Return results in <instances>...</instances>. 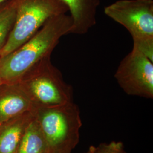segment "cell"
I'll return each instance as SVG.
<instances>
[{"label": "cell", "mask_w": 153, "mask_h": 153, "mask_svg": "<svg viewBox=\"0 0 153 153\" xmlns=\"http://www.w3.org/2000/svg\"><path fill=\"white\" fill-rule=\"evenodd\" d=\"M16 14V0H10L0 6V51L14 25Z\"/></svg>", "instance_id": "11"}, {"label": "cell", "mask_w": 153, "mask_h": 153, "mask_svg": "<svg viewBox=\"0 0 153 153\" xmlns=\"http://www.w3.org/2000/svg\"><path fill=\"white\" fill-rule=\"evenodd\" d=\"M36 108L51 107L73 102V88L53 65L50 56L41 61L19 83Z\"/></svg>", "instance_id": "5"}, {"label": "cell", "mask_w": 153, "mask_h": 153, "mask_svg": "<svg viewBox=\"0 0 153 153\" xmlns=\"http://www.w3.org/2000/svg\"><path fill=\"white\" fill-rule=\"evenodd\" d=\"M36 109L24 113L0 126V153H16L26 128L35 117Z\"/></svg>", "instance_id": "9"}, {"label": "cell", "mask_w": 153, "mask_h": 153, "mask_svg": "<svg viewBox=\"0 0 153 153\" xmlns=\"http://www.w3.org/2000/svg\"><path fill=\"white\" fill-rule=\"evenodd\" d=\"M104 12L126 28L133 47L153 61V0H119L105 7Z\"/></svg>", "instance_id": "4"}, {"label": "cell", "mask_w": 153, "mask_h": 153, "mask_svg": "<svg viewBox=\"0 0 153 153\" xmlns=\"http://www.w3.org/2000/svg\"><path fill=\"white\" fill-rule=\"evenodd\" d=\"M6 1H7V0H0V4H2V2H5Z\"/></svg>", "instance_id": "15"}, {"label": "cell", "mask_w": 153, "mask_h": 153, "mask_svg": "<svg viewBox=\"0 0 153 153\" xmlns=\"http://www.w3.org/2000/svg\"><path fill=\"white\" fill-rule=\"evenodd\" d=\"M72 23L66 13L53 16L25 44L1 59L0 76L4 83H19L35 66L51 56L61 38L69 34Z\"/></svg>", "instance_id": "1"}, {"label": "cell", "mask_w": 153, "mask_h": 153, "mask_svg": "<svg viewBox=\"0 0 153 153\" xmlns=\"http://www.w3.org/2000/svg\"><path fill=\"white\" fill-rule=\"evenodd\" d=\"M36 108L20 84H15V87L9 86L0 92V126Z\"/></svg>", "instance_id": "7"}, {"label": "cell", "mask_w": 153, "mask_h": 153, "mask_svg": "<svg viewBox=\"0 0 153 153\" xmlns=\"http://www.w3.org/2000/svg\"><path fill=\"white\" fill-rule=\"evenodd\" d=\"M114 76L126 94L153 98V61L137 48L121 60Z\"/></svg>", "instance_id": "6"}, {"label": "cell", "mask_w": 153, "mask_h": 153, "mask_svg": "<svg viewBox=\"0 0 153 153\" xmlns=\"http://www.w3.org/2000/svg\"><path fill=\"white\" fill-rule=\"evenodd\" d=\"M61 1L71 13L73 23L69 34H86L95 25L99 0Z\"/></svg>", "instance_id": "8"}, {"label": "cell", "mask_w": 153, "mask_h": 153, "mask_svg": "<svg viewBox=\"0 0 153 153\" xmlns=\"http://www.w3.org/2000/svg\"><path fill=\"white\" fill-rule=\"evenodd\" d=\"M36 117L47 142L49 153H71L79 141L80 111L73 102L39 107Z\"/></svg>", "instance_id": "2"}, {"label": "cell", "mask_w": 153, "mask_h": 153, "mask_svg": "<svg viewBox=\"0 0 153 153\" xmlns=\"http://www.w3.org/2000/svg\"><path fill=\"white\" fill-rule=\"evenodd\" d=\"M98 153H126L121 142L102 143L97 147Z\"/></svg>", "instance_id": "12"}, {"label": "cell", "mask_w": 153, "mask_h": 153, "mask_svg": "<svg viewBox=\"0 0 153 153\" xmlns=\"http://www.w3.org/2000/svg\"><path fill=\"white\" fill-rule=\"evenodd\" d=\"M68 11L61 0H16V20L0 51V59L25 44L50 18Z\"/></svg>", "instance_id": "3"}, {"label": "cell", "mask_w": 153, "mask_h": 153, "mask_svg": "<svg viewBox=\"0 0 153 153\" xmlns=\"http://www.w3.org/2000/svg\"><path fill=\"white\" fill-rule=\"evenodd\" d=\"M16 153H49L47 142L36 115L26 128Z\"/></svg>", "instance_id": "10"}, {"label": "cell", "mask_w": 153, "mask_h": 153, "mask_svg": "<svg viewBox=\"0 0 153 153\" xmlns=\"http://www.w3.org/2000/svg\"><path fill=\"white\" fill-rule=\"evenodd\" d=\"M85 153H98L97 147H95L94 146H91L88 149V152Z\"/></svg>", "instance_id": "13"}, {"label": "cell", "mask_w": 153, "mask_h": 153, "mask_svg": "<svg viewBox=\"0 0 153 153\" xmlns=\"http://www.w3.org/2000/svg\"><path fill=\"white\" fill-rule=\"evenodd\" d=\"M3 85H5V83H4V82L3 81V80H2V78H1V76H0V87H1V86H2Z\"/></svg>", "instance_id": "14"}]
</instances>
